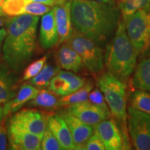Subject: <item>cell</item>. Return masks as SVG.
Segmentation results:
<instances>
[{
    "label": "cell",
    "instance_id": "obj_1",
    "mask_svg": "<svg viewBox=\"0 0 150 150\" xmlns=\"http://www.w3.org/2000/svg\"><path fill=\"white\" fill-rule=\"evenodd\" d=\"M115 3L95 0H72L71 18L73 29L102 47L107 45L120 20Z\"/></svg>",
    "mask_w": 150,
    "mask_h": 150
},
{
    "label": "cell",
    "instance_id": "obj_2",
    "mask_svg": "<svg viewBox=\"0 0 150 150\" xmlns=\"http://www.w3.org/2000/svg\"><path fill=\"white\" fill-rule=\"evenodd\" d=\"M39 16L23 14L9 18L6 23L3 59L11 70L20 72L34 54Z\"/></svg>",
    "mask_w": 150,
    "mask_h": 150
},
{
    "label": "cell",
    "instance_id": "obj_3",
    "mask_svg": "<svg viewBox=\"0 0 150 150\" xmlns=\"http://www.w3.org/2000/svg\"><path fill=\"white\" fill-rule=\"evenodd\" d=\"M138 56L127 33L125 20L120 19L115 34L106 45L105 65L108 72L126 81L134 72Z\"/></svg>",
    "mask_w": 150,
    "mask_h": 150
},
{
    "label": "cell",
    "instance_id": "obj_4",
    "mask_svg": "<svg viewBox=\"0 0 150 150\" xmlns=\"http://www.w3.org/2000/svg\"><path fill=\"white\" fill-rule=\"evenodd\" d=\"M97 86L104 95L111 115L117 122L127 141L129 140V134L127 129V98L125 85L123 81L108 71L98 76Z\"/></svg>",
    "mask_w": 150,
    "mask_h": 150
},
{
    "label": "cell",
    "instance_id": "obj_5",
    "mask_svg": "<svg viewBox=\"0 0 150 150\" xmlns=\"http://www.w3.org/2000/svg\"><path fill=\"white\" fill-rule=\"evenodd\" d=\"M66 42L80 56L83 66L93 74H99L104 67V53L102 47L74 30Z\"/></svg>",
    "mask_w": 150,
    "mask_h": 150
},
{
    "label": "cell",
    "instance_id": "obj_6",
    "mask_svg": "<svg viewBox=\"0 0 150 150\" xmlns=\"http://www.w3.org/2000/svg\"><path fill=\"white\" fill-rule=\"evenodd\" d=\"M125 22L129 38L139 55L150 46V5L137 11Z\"/></svg>",
    "mask_w": 150,
    "mask_h": 150
},
{
    "label": "cell",
    "instance_id": "obj_7",
    "mask_svg": "<svg viewBox=\"0 0 150 150\" xmlns=\"http://www.w3.org/2000/svg\"><path fill=\"white\" fill-rule=\"evenodd\" d=\"M127 129L131 143L138 150H150V115L129 106Z\"/></svg>",
    "mask_w": 150,
    "mask_h": 150
},
{
    "label": "cell",
    "instance_id": "obj_8",
    "mask_svg": "<svg viewBox=\"0 0 150 150\" xmlns=\"http://www.w3.org/2000/svg\"><path fill=\"white\" fill-rule=\"evenodd\" d=\"M47 116L35 108H23L16 112L10 118L9 125L42 138L47 127Z\"/></svg>",
    "mask_w": 150,
    "mask_h": 150
},
{
    "label": "cell",
    "instance_id": "obj_9",
    "mask_svg": "<svg viewBox=\"0 0 150 150\" xmlns=\"http://www.w3.org/2000/svg\"><path fill=\"white\" fill-rule=\"evenodd\" d=\"M95 132L102 140L106 150L130 149L117 122L111 116L95 126Z\"/></svg>",
    "mask_w": 150,
    "mask_h": 150
},
{
    "label": "cell",
    "instance_id": "obj_10",
    "mask_svg": "<svg viewBox=\"0 0 150 150\" xmlns=\"http://www.w3.org/2000/svg\"><path fill=\"white\" fill-rule=\"evenodd\" d=\"M86 83V79L67 70H60L50 81L48 89L60 97L74 93Z\"/></svg>",
    "mask_w": 150,
    "mask_h": 150
},
{
    "label": "cell",
    "instance_id": "obj_11",
    "mask_svg": "<svg viewBox=\"0 0 150 150\" xmlns=\"http://www.w3.org/2000/svg\"><path fill=\"white\" fill-rule=\"evenodd\" d=\"M66 111L84 123L94 127L111 116L103 108L89 101L72 105L67 108Z\"/></svg>",
    "mask_w": 150,
    "mask_h": 150
},
{
    "label": "cell",
    "instance_id": "obj_12",
    "mask_svg": "<svg viewBox=\"0 0 150 150\" xmlns=\"http://www.w3.org/2000/svg\"><path fill=\"white\" fill-rule=\"evenodd\" d=\"M7 136L9 145L14 150H40L42 138L32 133L8 125Z\"/></svg>",
    "mask_w": 150,
    "mask_h": 150
},
{
    "label": "cell",
    "instance_id": "obj_13",
    "mask_svg": "<svg viewBox=\"0 0 150 150\" xmlns=\"http://www.w3.org/2000/svg\"><path fill=\"white\" fill-rule=\"evenodd\" d=\"M72 134L75 149H82L88 140L95 133V127L87 125L67 111L61 114Z\"/></svg>",
    "mask_w": 150,
    "mask_h": 150
},
{
    "label": "cell",
    "instance_id": "obj_14",
    "mask_svg": "<svg viewBox=\"0 0 150 150\" xmlns=\"http://www.w3.org/2000/svg\"><path fill=\"white\" fill-rule=\"evenodd\" d=\"M72 1L53 6L56 27L59 33V45L66 42L74 31L71 18Z\"/></svg>",
    "mask_w": 150,
    "mask_h": 150
},
{
    "label": "cell",
    "instance_id": "obj_15",
    "mask_svg": "<svg viewBox=\"0 0 150 150\" xmlns=\"http://www.w3.org/2000/svg\"><path fill=\"white\" fill-rule=\"evenodd\" d=\"M47 126L59 140L63 150L75 149L72 134L63 116L57 114L48 115Z\"/></svg>",
    "mask_w": 150,
    "mask_h": 150
},
{
    "label": "cell",
    "instance_id": "obj_16",
    "mask_svg": "<svg viewBox=\"0 0 150 150\" xmlns=\"http://www.w3.org/2000/svg\"><path fill=\"white\" fill-rule=\"evenodd\" d=\"M39 40L44 50H50L59 44V33L53 8L41 18Z\"/></svg>",
    "mask_w": 150,
    "mask_h": 150
},
{
    "label": "cell",
    "instance_id": "obj_17",
    "mask_svg": "<svg viewBox=\"0 0 150 150\" xmlns=\"http://www.w3.org/2000/svg\"><path fill=\"white\" fill-rule=\"evenodd\" d=\"M10 67L0 63V123L4 120L6 105L16 95L15 77Z\"/></svg>",
    "mask_w": 150,
    "mask_h": 150
},
{
    "label": "cell",
    "instance_id": "obj_18",
    "mask_svg": "<svg viewBox=\"0 0 150 150\" xmlns=\"http://www.w3.org/2000/svg\"><path fill=\"white\" fill-rule=\"evenodd\" d=\"M56 60L61 68L74 73L80 72L84 67L80 56L67 42L61 44L58 50Z\"/></svg>",
    "mask_w": 150,
    "mask_h": 150
},
{
    "label": "cell",
    "instance_id": "obj_19",
    "mask_svg": "<svg viewBox=\"0 0 150 150\" xmlns=\"http://www.w3.org/2000/svg\"><path fill=\"white\" fill-rule=\"evenodd\" d=\"M38 92L39 89L31 84H23L15 96L6 105L4 110V116L5 117L18 111L24 105L34 99Z\"/></svg>",
    "mask_w": 150,
    "mask_h": 150
},
{
    "label": "cell",
    "instance_id": "obj_20",
    "mask_svg": "<svg viewBox=\"0 0 150 150\" xmlns=\"http://www.w3.org/2000/svg\"><path fill=\"white\" fill-rule=\"evenodd\" d=\"M28 106L40 108L46 111L51 112L61 107L60 96L50 89H40L35 98L29 102Z\"/></svg>",
    "mask_w": 150,
    "mask_h": 150
},
{
    "label": "cell",
    "instance_id": "obj_21",
    "mask_svg": "<svg viewBox=\"0 0 150 150\" xmlns=\"http://www.w3.org/2000/svg\"><path fill=\"white\" fill-rule=\"evenodd\" d=\"M134 72L133 86L136 89L150 92V56L142 60Z\"/></svg>",
    "mask_w": 150,
    "mask_h": 150
},
{
    "label": "cell",
    "instance_id": "obj_22",
    "mask_svg": "<svg viewBox=\"0 0 150 150\" xmlns=\"http://www.w3.org/2000/svg\"><path fill=\"white\" fill-rule=\"evenodd\" d=\"M94 88V83L91 81H86L84 85L74 93L69 94L60 98L61 107H69L79 103L88 101V96L92 90Z\"/></svg>",
    "mask_w": 150,
    "mask_h": 150
},
{
    "label": "cell",
    "instance_id": "obj_23",
    "mask_svg": "<svg viewBox=\"0 0 150 150\" xmlns=\"http://www.w3.org/2000/svg\"><path fill=\"white\" fill-rule=\"evenodd\" d=\"M59 65H55L51 63H45L40 72L34 77L31 79L29 83L39 90L45 88L50 85V81L53 76L60 71Z\"/></svg>",
    "mask_w": 150,
    "mask_h": 150
},
{
    "label": "cell",
    "instance_id": "obj_24",
    "mask_svg": "<svg viewBox=\"0 0 150 150\" xmlns=\"http://www.w3.org/2000/svg\"><path fill=\"white\" fill-rule=\"evenodd\" d=\"M130 106L150 115V93L137 89L132 92L129 97Z\"/></svg>",
    "mask_w": 150,
    "mask_h": 150
},
{
    "label": "cell",
    "instance_id": "obj_25",
    "mask_svg": "<svg viewBox=\"0 0 150 150\" xmlns=\"http://www.w3.org/2000/svg\"><path fill=\"white\" fill-rule=\"evenodd\" d=\"M117 2L124 20L137 11L150 5V0H119Z\"/></svg>",
    "mask_w": 150,
    "mask_h": 150
},
{
    "label": "cell",
    "instance_id": "obj_26",
    "mask_svg": "<svg viewBox=\"0 0 150 150\" xmlns=\"http://www.w3.org/2000/svg\"><path fill=\"white\" fill-rule=\"evenodd\" d=\"M27 0H4L3 11L6 16L13 17L22 15Z\"/></svg>",
    "mask_w": 150,
    "mask_h": 150
},
{
    "label": "cell",
    "instance_id": "obj_27",
    "mask_svg": "<svg viewBox=\"0 0 150 150\" xmlns=\"http://www.w3.org/2000/svg\"><path fill=\"white\" fill-rule=\"evenodd\" d=\"M53 7L36 1H29L24 6L22 13L40 16L50 12Z\"/></svg>",
    "mask_w": 150,
    "mask_h": 150
},
{
    "label": "cell",
    "instance_id": "obj_28",
    "mask_svg": "<svg viewBox=\"0 0 150 150\" xmlns=\"http://www.w3.org/2000/svg\"><path fill=\"white\" fill-rule=\"evenodd\" d=\"M41 149L42 150H63V147L57 138L52 134L50 129L47 126L44 134H43L42 142H41Z\"/></svg>",
    "mask_w": 150,
    "mask_h": 150
},
{
    "label": "cell",
    "instance_id": "obj_29",
    "mask_svg": "<svg viewBox=\"0 0 150 150\" xmlns=\"http://www.w3.org/2000/svg\"><path fill=\"white\" fill-rule=\"evenodd\" d=\"M46 63L47 56H45L28 65V66L24 69L22 80L28 81L31 79H32L33 77H34L35 76H36V75L40 72Z\"/></svg>",
    "mask_w": 150,
    "mask_h": 150
},
{
    "label": "cell",
    "instance_id": "obj_30",
    "mask_svg": "<svg viewBox=\"0 0 150 150\" xmlns=\"http://www.w3.org/2000/svg\"><path fill=\"white\" fill-rule=\"evenodd\" d=\"M88 101H89L90 102L93 103V104L97 105L99 107L103 108L104 110H106V112L110 113V109L108 108L107 103L106 102V99L105 97L102 93V91L99 90V88L97 86V88H93L92 91L90 92L88 94Z\"/></svg>",
    "mask_w": 150,
    "mask_h": 150
},
{
    "label": "cell",
    "instance_id": "obj_31",
    "mask_svg": "<svg viewBox=\"0 0 150 150\" xmlns=\"http://www.w3.org/2000/svg\"><path fill=\"white\" fill-rule=\"evenodd\" d=\"M83 150H105L102 140L96 133H94L82 148Z\"/></svg>",
    "mask_w": 150,
    "mask_h": 150
},
{
    "label": "cell",
    "instance_id": "obj_32",
    "mask_svg": "<svg viewBox=\"0 0 150 150\" xmlns=\"http://www.w3.org/2000/svg\"><path fill=\"white\" fill-rule=\"evenodd\" d=\"M6 130L4 125V120L0 123V150L6 149Z\"/></svg>",
    "mask_w": 150,
    "mask_h": 150
},
{
    "label": "cell",
    "instance_id": "obj_33",
    "mask_svg": "<svg viewBox=\"0 0 150 150\" xmlns=\"http://www.w3.org/2000/svg\"><path fill=\"white\" fill-rule=\"evenodd\" d=\"M72 1V0H30V1H36V2H40L44 4L53 7L56 5L62 4L67 1Z\"/></svg>",
    "mask_w": 150,
    "mask_h": 150
},
{
    "label": "cell",
    "instance_id": "obj_34",
    "mask_svg": "<svg viewBox=\"0 0 150 150\" xmlns=\"http://www.w3.org/2000/svg\"><path fill=\"white\" fill-rule=\"evenodd\" d=\"M6 35V29L4 27L0 29V52H1V47H2Z\"/></svg>",
    "mask_w": 150,
    "mask_h": 150
},
{
    "label": "cell",
    "instance_id": "obj_35",
    "mask_svg": "<svg viewBox=\"0 0 150 150\" xmlns=\"http://www.w3.org/2000/svg\"><path fill=\"white\" fill-rule=\"evenodd\" d=\"M9 20V18L6 16H2L0 17V28H1L2 26L4 25L8 22V20Z\"/></svg>",
    "mask_w": 150,
    "mask_h": 150
},
{
    "label": "cell",
    "instance_id": "obj_36",
    "mask_svg": "<svg viewBox=\"0 0 150 150\" xmlns=\"http://www.w3.org/2000/svg\"><path fill=\"white\" fill-rule=\"evenodd\" d=\"M4 2V0H0V17L6 16L3 11Z\"/></svg>",
    "mask_w": 150,
    "mask_h": 150
},
{
    "label": "cell",
    "instance_id": "obj_37",
    "mask_svg": "<svg viewBox=\"0 0 150 150\" xmlns=\"http://www.w3.org/2000/svg\"><path fill=\"white\" fill-rule=\"evenodd\" d=\"M95 1H101V2H106V3H115L119 0H95Z\"/></svg>",
    "mask_w": 150,
    "mask_h": 150
},
{
    "label": "cell",
    "instance_id": "obj_38",
    "mask_svg": "<svg viewBox=\"0 0 150 150\" xmlns=\"http://www.w3.org/2000/svg\"><path fill=\"white\" fill-rule=\"evenodd\" d=\"M27 1H30V0H27Z\"/></svg>",
    "mask_w": 150,
    "mask_h": 150
}]
</instances>
